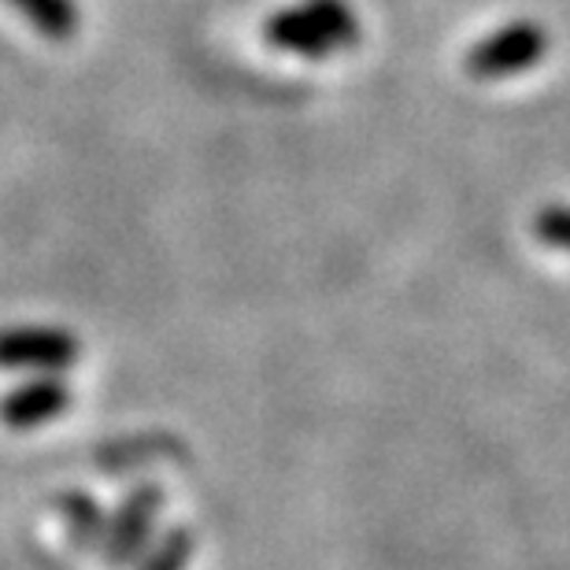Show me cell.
Segmentation results:
<instances>
[{"label":"cell","mask_w":570,"mask_h":570,"mask_svg":"<svg viewBox=\"0 0 570 570\" xmlns=\"http://www.w3.org/2000/svg\"><path fill=\"white\" fill-rule=\"evenodd\" d=\"M264 41L301 60H330L360 41V19L348 0H296L264 22Z\"/></svg>","instance_id":"1"},{"label":"cell","mask_w":570,"mask_h":570,"mask_svg":"<svg viewBox=\"0 0 570 570\" xmlns=\"http://www.w3.org/2000/svg\"><path fill=\"white\" fill-rule=\"evenodd\" d=\"M549 52V30L533 19H515L474 41L463 56V71L478 82H500L538 67Z\"/></svg>","instance_id":"2"},{"label":"cell","mask_w":570,"mask_h":570,"mask_svg":"<svg viewBox=\"0 0 570 570\" xmlns=\"http://www.w3.org/2000/svg\"><path fill=\"white\" fill-rule=\"evenodd\" d=\"M82 356L75 334L60 326H11L0 330V371H67Z\"/></svg>","instance_id":"3"},{"label":"cell","mask_w":570,"mask_h":570,"mask_svg":"<svg viewBox=\"0 0 570 570\" xmlns=\"http://www.w3.org/2000/svg\"><path fill=\"white\" fill-rule=\"evenodd\" d=\"M159 504H164V493L156 485L134 489V493L122 500V508L116 511L111 527L105 530V560L108 567H127L141 556V549L153 538Z\"/></svg>","instance_id":"4"},{"label":"cell","mask_w":570,"mask_h":570,"mask_svg":"<svg viewBox=\"0 0 570 570\" xmlns=\"http://www.w3.org/2000/svg\"><path fill=\"white\" fill-rule=\"evenodd\" d=\"M67 407H71L67 382L52 379V374H38V379L16 385L8 396H0V423L8 430H38L60 419Z\"/></svg>","instance_id":"5"},{"label":"cell","mask_w":570,"mask_h":570,"mask_svg":"<svg viewBox=\"0 0 570 570\" xmlns=\"http://www.w3.org/2000/svg\"><path fill=\"white\" fill-rule=\"evenodd\" d=\"M8 4L49 41H71L82 27L78 0H8Z\"/></svg>","instance_id":"6"},{"label":"cell","mask_w":570,"mask_h":570,"mask_svg":"<svg viewBox=\"0 0 570 570\" xmlns=\"http://www.w3.org/2000/svg\"><path fill=\"white\" fill-rule=\"evenodd\" d=\"M67 522H71V533L78 544H94L97 538H105V511L97 508L94 497L86 493H67L60 500Z\"/></svg>","instance_id":"7"},{"label":"cell","mask_w":570,"mask_h":570,"mask_svg":"<svg viewBox=\"0 0 570 570\" xmlns=\"http://www.w3.org/2000/svg\"><path fill=\"white\" fill-rule=\"evenodd\" d=\"M193 556V530L175 527L153 544V552L145 556L141 570H186Z\"/></svg>","instance_id":"8"},{"label":"cell","mask_w":570,"mask_h":570,"mask_svg":"<svg viewBox=\"0 0 570 570\" xmlns=\"http://www.w3.org/2000/svg\"><path fill=\"white\" fill-rule=\"evenodd\" d=\"M533 234H538L541 245L570 253V204H549L544 212H538Z\"/></svg>","instance_id":"9"}]
</instances>
